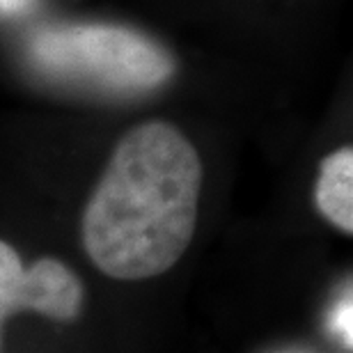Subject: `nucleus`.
Segmentation results:
<instances>
[{
  "label": "nucleus",
  "mask_w": 353,
  "mask_h": 353,
  "mask_svg": "<svg viewBox=\"0 0 353 353\" xmlns=\"http://www.w3.org/2000/svg\"><path fill=\"white\" fill-rule=\"evenodd\" d=\"M319 214L344 234H353V150L340 147L319 165L314 186Z\"/></svg>",
  "instance_id": "nucleus-4"
},
{
  "label": "nucleus",
  "mask_w": 353,
  "mask_h": 353,
  "mask_svg": "<svg viewBox=\"0 0 353 353\" xmlns=\"http://www.w3.org/2000/svg\"><path fill=\"white\" fill-rule=\"evenodd\" d=\"M340 333L347 335V347H351V301L340 307Z\"/></svg>",
  "instance_id": "nucleus-5"
},
{
  "label": "nucleus",
  "mask_w": 353,
  "mask_h": 353,
  "mask_svg": "<svg viewBox=\"0 0 353 353\" xmlns=\"http://www.w3.org/2000/svg\"><path fill=\"white\" fill-rule=\"evenodd\" d=\"M202 161L176 126L152 119L126 131L83 211V245L115 280L170 271L193 241Z\"/></svg>",
  "instance_id": "nucleus-1"
},
{
  "label": "nucleus",
  "mask_w": 353,
  "mask_h": 353,
  "mask_svg": "<svg viewBox=\"0 0 353 353\" xmlns=\"http://www.w3.org/2000/svg\"><path fill=\"white\" fill-rule=\"evenodd\" d=\"M28 55L48 79L105 94H143L176 72L165 46L122 26L46 28L32 34Z\"/></svg>",
  "instance_id": "nucleus-2"
},
{
  "label": "nucleus",
  "mask_w": 353,
  "mask_h": 353,
  "mask_svg": "<svg viewBox=\"0 0 353 353\" xmlns=\"http://www.w3.org/2000/svg\"><path fill=\"white\" fill-rule=\"evenodd\" d=\"M26 5H30V0H0V12L3 14H14L21 12Z\"/></svg>",
  "instance_id": "nucleus-6"
},
{
  "label": "nucleus",
  "mask_w": 353,
  "mask_h": 353,
  "mask_svg": "<svg viewBox=\"0 0 353 353\" xmlns=\"http://www.w3.org/2000/svg\"><path fill=\"white\" fill-rule=\"evenodd\" d=\"M85 301L81 278L60 259L44 257L23 266L19 252L0 239V342L7 316L30 310L53 321H74Z\"/></svg>",
  "instance_id": "nucleus-3"
}]
</instances>
